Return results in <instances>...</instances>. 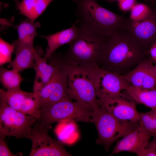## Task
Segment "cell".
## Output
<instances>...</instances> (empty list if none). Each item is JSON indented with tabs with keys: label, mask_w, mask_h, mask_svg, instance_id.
I'll return each mask as SVG.
<instances>
[{
	"label": "cell",
	"mask_w": 156,
	"mask_h": 156,
	"mask_svg": "<svg viewBox=\"0 0 156 156\" xmlns=\"http://www.w3.org/2000/svg\"><path fill=\"white\" fill-rule=\"evenodd\" d=\"M149 56L129 32L120 29L105 44L98 65L122 75Z\"/></svg>",
	"instance_id": "1"
},
{
	"label": "cell",
	"mask_w": 156,
	"mask_h": 156,
	"mask_svg": "<svg viewBox=\"0 0 156 156\" xmlns=\"http://www.w3.org/2000/svg\"><path fill=\"white\" fill-rule=\"evenodd\" d=\"M76 5L75 14L79 27L109 38L117 30L129 31L132 21L102 7L95 0H71Z\"/></svg>",
	"instance_id": "2"
},
{
	"label": "cell",
	"mask_w": 156,
	"mask_h": 156,
	"mask_svg": "<svg viewBox=\"0 0 156 156\" xmlns=\"http://www.w3.org/2000/svg\"><path fill=\"white\" fill-rule=\"evenodd\" d=\"M79 27L77 36L69 44L68 49L62 55L64 61L66 65L90 67L98 66L103 47L109 38Z\"/></svg>",
	"instance_id": "3"
},
{
	"label": "cell",
	"mask_w": 156,
	"mask_h": 156,
	"mask_svg": "<svg viewBox=\"0 0 156 156\" xmlns=\"http://www.w3.org/2000/svg\"><path fill=\"white\" fill-rule=\"evenodd\" d=\"M66 65L68 98L84 104L93 112L97 109L99 106L94 86V74L97 66L90 67Z\"/></svg>",
	"instance_id": "4"
},
{
	"label": "cell",
	"mask_w": 156,
	"mask_h": 156,
	"mask_svg": "<svg viewBox=\"0 0 156 156\" xmlns=\"http://www.w3.org/2000/svg\"><path fill=\"white\" fill-rule=\"evenodd\" d=\"M91 122L94 124L98 131L96 144L103 146L107 151L116 141L140 126L138 121L117 119L100 106L93 112Z\"/></svg>",
	"instance_id": "5"
},
{
	"label": "cell",
	"mask_w": 156,
	"mask_h": 156,
	"mask_svg": "<svg viewBox=\"0 0 156 156\" xmlns=\"http://www.w3.org/2000/svg\"><path fill=\"white\" fill-rule=\"evenodd\" d=\"M93 111L80 102L65 98L51 106L41 109L38 120L50 127L52 123L69 121L91 122Z\"/></svg>",
	"instance_id": "6"
},
{
	"label": "cell",
	"mask_w": 156,
	"mask_h": 156,
	"mask_svg": "<svg viewBox=\"0 0 156 156\" xmlns=\"http://www.w3.org/2000/svg\"><path fill=\"white\" fill-rule=\"evenodd\" d=\"M38 120L36 117L24 114L10 107L3 99H0V137L12 136L29 139L32 126Z\"/></svg>",
	"instance_id": "7"
},
{
	"label": "cell",
	"mask_w": 156,
	"mask_h": 156,
	"mask_svg": "<svg viewBox=\"0 0 156 156\" xmlns=\"http://www.w3.org/2000/svg\"><path fill=\"white\" fill-rule=\"evenodd\" d=\"M49 127L37 120L31 128L29 139L32 142L29 156H70L60 141L51 137Z\"/></svg>",
	"instance_id": "8"
},
{
	"label": "cell",
	"mask_w": 156,
	"mask_h": 156,
	"mask_svg": "<svg viewBox=\"0 0 156 156\" xmlns=\"http://www.w3.org/2000/svg\"><path fill=\"white\" fill-rule=\"evenodd\" d=\"M68 90L67 71L64 62L48 83L39 91L34 93L41 109L68 97Z\"/></svg>",
	"instance_id": "9"
},
{
	"label": "cell",
	"mask_w": 156,
	"mask_h": 156,
	"mask_svg": "<svg viewBox=\"0 0 156 156\" xmlns=\"http://www.w3.org/2000/svg\"><path fill=\"white\" fill-rule=\"evenodd\" d=\"M129 85L121 75L98 66L96 67L94 86L98 103L119 95Z\"/></svg>",
	"instance_id": "10"
},
{
	"label": "cell",
	"mask_w": 156,
	"mask_h": 156,
	"mask_svg": "<svg viewBox=\"0 0 156 156\" xmlns=\"http://www.w3.org/2000/svg\"><path fill=\"white\" fill-rule=\"evenodd\" d=\"M43 51L40 47L35 48L34 69L36 75L34 83L33 91L40 90L50 81L59 68L63 64L62 56L55 52L47 59L42 57Z\"/></svg>",
	"instance_id": "11"
},
{
	"label": "cell",
	"mask_w": 156,
	"mask_h": 156,
	"mask_svg": "<svg viewBox=\"0 0 156 156\" xmlns=\"http://www.w3.org/2000/svg\"><path fill=\"white\" fill-rule=\"evenodd\" d=\"M145 1L151 9L150 14L142 20L132 21L128 32L140 47L148 52L151 45L156 43V2Z\"/></svg>",
	"instance_id": "12"
},
{
	"label": "cell",
	"mask_w": 156,
	"mask_h": 156,
	"mask_svg": "<svg viewBox=\"0 0 156 156\" xmlns=\"http://www.w3.org/2000/svg\"><path fill=\"white\" fill-rule=\"evenodd\" d=\"M99 104L117 119L138 121L139 113L136 109L135 101L125 90L117 96L99 102Z\"/></svg>",
	"instance_id": "13"
},
{
	"label": "cell",
	"mask_w": 156,
	"mask_h": 156,
	"mask_svg": "<svg viewBox=\"0 0 156 156\" xmlns=\"http://www.w3.org/2000/svg\"><path fill=\"white\" fill-rule=\"evenodd\" d=\"M0 98L18 111L38 118L40 116V109L34 92H24L21 89L6 90L0 89Z\"/></svg>",
	"instance_id": "14"
},
{
	"label": "cell",
	"mask_w": 156,
	"mask_h": 156,
	"mask_svg": "<svg viewBox=\"0 0 156 156\" xmlns=\"http://www.w3.org/2000/svg\"><path fill=\"white\" fill-rule=\"evenodd\" d=\"M153 63L149 56L121 76L130 85L144 89L156 88V75Z\"/></svg>",
	"instance_id": "15"
},
{
	"label": "cell",
	"mask_w": 156,
	"mask_h": 156,
	"mask_svg": "<svg viewBox=\"0 0 156 156\" xmlns=\"http://www.w3.org/2000/svg\"><path fill=\"white\" fill-rule=\"evenodd\" d=\"M156 136L140 125L119 140L113 150L111 155L122 151H128L138 154L146 146L151 137Z\"/></svg>",
	"instance_id": "16"
},
{
	"label": "cell",
	"mask_w": 156,
	"mask_h": 156,
	"mask_svg": "<svg viewBox=\"0 0 156 156\" xmlns=\"http://www.w3.org/2000/svg\"><path fill=\"white\" fill-rule=\"evenodd\" d=\"M77 20L70 28L47 36H41L47 43L44 57L49 59L58 48L66 44H70L77 36L80 27Z\"/></svg>",
	"instance_id": "17"
},
{
	"label": "cell",
	"mask_w": 156,
	"mask_h": 156,
	"mask_svg": "<svg viewBox=\"0 0 156 156\" xmlns=\"http://www.w3.org/2000/svg\"><path fill=\"white\" fill-rule=\"evenodd\" d=\"M14 43L15 57L9 63L8 67L19 73L26 69H34L35 48L34 44L19 43L15 41Z\"/></svg>",
	"instance_id": "18"
},
{
	"label": "cell",
	"mask_w": 156,
	"mask_h": 156,
	"mask_svg": "<svg viewBox=\"0 0 156 156\" xmlns=\"http://www.w3.org/2000/svg\"><path fill=\"white\" fill-rule=\"evenodd\" d=\"M55 0H22L16 8L19 13L32 21L41 15L49 5Z\"/></svg>",
	"instance_id": "19"
},
{
	"label": "cell",
	"mask_w": 156,
	"mask_h": 156,
	"mask_svg": "<svg viewBox=\"0 0 156 156\" xmlns=\"http://www.w3.org/2000/svg\"><path fill=\"white\" fill-rule=\"evenodd\" d=\"M40 26L38 22H35L28 18L25 19L14 26L18 35V38L15 41L21 44H34V39L38 35L37 29Z\"/></svg>",
	"instance_id": "20"
},
{
	"label": "cell",
	"mask_w": 156,
	"mask_h": 156,
	"mask_svg": "<svg viewBox=\"0 0 156 156\" xmlns=\"http://www.w3.org/2000/svg\"><path fill=\"white\" fill-rule=\"evenodd\" d=\"M125 91L135 102L156 110V88L144 89L129 85Z\"/></svg>",
	"instance_id": "21"
},
{
	"label": "cell",
	"mask_w": 156,
	"mask_h": 156,
	"mask_svg": "<svg viewBox=\"0 0 156 156\" xmlns=\"http://www.w3.org/2000/svg\"><path fill=\"white\" fill-rule=\"evenodd\" d=\"M0 80L4 88L8 90L21 89L23 80L19 72L12 69H8L3 66L0 67Z\"/></svg>",
	"instance_id": "22"
},
{
	"label": "cell",
	"mask_w": 156,
	"mask_h": 156,
	"mask_svg": "<svg viewBox=\"0 0 156 156\" xmlns=\"http://www.w3.org/2000/svg\"><path fill=\"white\" fill-rule=\"evenodd\" d=\"M139 114L140 125L156 135V110L151 109L146 113H139Z\"/></svg>",
	"instance_id": "23"
},
{
	"label": "cell",
	"mask_w": 156,
	"mask_h": 156,
	"mask_svg": "<svg viewBox=\"0 0 156 156\" xmlns=\"http://www.w3.org/2000/svg\"><path fill=\"white\" fill-rule=\"evenodd\" d=\"M130 18L133 21L142 20L150 14V7L147 4L136 3L131 10Z\"/></svg>",
	"instance_id": "24"
},
{
	"label": "cell",
	"mask_w": 156,
	"mask_h": 156,
	"mask_svg": "<svg viewBox=\"0 0 156 156\" xmlns=\"http://www.w3.org/2000/svg\"><path fill=\"white\" fill-rule=\"evenodd\" d=\"M14 45L10 44L1 38H0V65L10 63L12 61V54L14 51Z\"/></svg>",
	"instance_id": "25"
},
{
	"label": "cell",
	"mask_w": 156,
	"mask_h": 156,
	"mask_svg": "<svg viewBox=\"0 0 156 156\" xmlns=\"http://www.w3.org/2000/svg\"><path fill=\"white\" fill-rule=\"evenodd\" d=\"M4 138L0 137V156H16L19 155L14 154L11 152Z\"/></svg>",
	"instance_id": "26"
},
{
	"label": "cell",
	"mask_w": 156,
	"mask_h": 156,
	"mask_svg": "<svg viewBox=\"0 0 156 156\" xmlns=\"http://www.w3.org/2000/svg\"><path fill=\"white\" fill-rule=\"evenodd\" d=\"M136 0H120L118 1V6L120 9L124 12L131 10L136 3Z\"/></svg>",
	"instance_id": "27"
},
{
	"label": "cell",
	"mask_w": 156,
	"mask_h": 156,
	"mask_svg": "<svg viewBox=\"0 0 156 156\" xmlns=\"http://www.w3.org/2000/svg\"><path fill=\"white\" fill-rule=\"evenodd\" d=\"M148 53L149 57L153 62L156 63V43H153L151 46Z\"/></svg>",
	"instance_id": "28"
},
{
	"label": "cell",
	"mask_w": 156,
	"mask_h": 156,
	"mask_svg": "<svg viewBox=\"0 0 156 156\" xmlns=\"http://www.w3.org/2000/svg\"><path fill=\"white\" fill-rule=\"evenodd\" d=\"M146 146L151 149L156 154V136L154 137L151 142L149 141Z\"/></svg>",
	"instance_id": "29"
},
{
	"label": "cell",
	"mask_w": 156,
	"mask_h": 156,
	"mask_svg": "<svg viewBox=\"0 0 156 156\" xmlns=\"http://www.w3.org/2000/svg\"><path fill=\"white\" fill-rule=\"evenodd\" d=\"M96 1H97L98 0H95ZM108 2H109L112 3L116 1H119L120 0H105Z\"/></svg>",
	"instance_id": "30"
},
{
	"label": "cell",
	"mask_w": 156,
	"mask_h": 156,
	"mask_svg": "<svg viewBox=\"0 0 156 156\" xmlns=\"http://www.w3.org/2000/svg\"><path fill=\"white\" fill-rule=\"evenodd\" d=\"M154 70L155 73V75H156V63L155 65H154Z\"/></svg>",
	"instance_id": "31"
},
{
	"label": "cell",
	"mask_w": 156,
	"mask_h": 156,
	"mask_svg": "<svg viewBox=\"0 0 156 156\" xmlns=\"http://www.w3.org/2000/svg\"><path fill=\"white\" fill-rule=\"evenodd\" d=\"M152 1L153 2H156V0H152Z\"/></svg>",
	"instance_id": "32"
}]
</instances>
